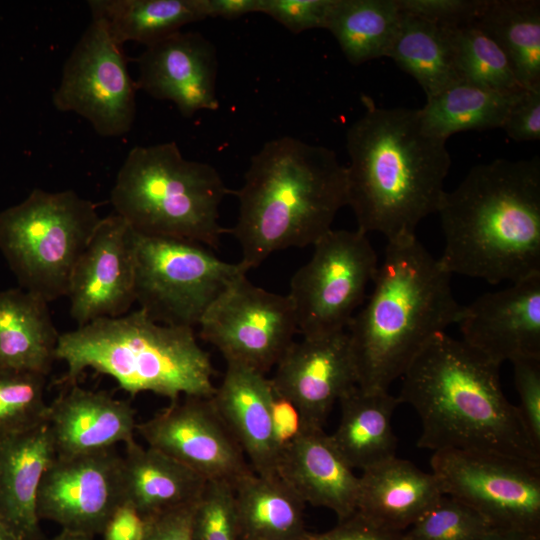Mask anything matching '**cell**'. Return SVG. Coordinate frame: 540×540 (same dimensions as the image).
I'll return each mask as SVG.
<instances>
[{"label": "cell", "instance_id": "obj_2", "mask_svg": "<svg viewBox=\"0 0 540 540\" xmlns=\"http://www.w3.org/2000/svg\"><path fill=\"white\" fill-rule=\"evenodd\" d=\"M365 102L346 134L347 205L366 234L377 232L387 241L415 236L445 193L451 165L446 141L426 132L418 109Z\"/></svg>", "mask_w": 540, "mask_h": 540}, {"label": "cell", "instance_id": "obj_35", "mask_svg": "<svg viewBox=\"0 0 540 540\" xmlns=\"http://www.w3.org/2000/svg\"><path fill=\"white\" fill-rule=\"evenodd\" d=\"M46 376L0 372V435L24 432L47 423Z\"/></svg>", "mask_w": 540, "mask_h": 540}, {"label": "cell", "instance_id": "obj_29", "mask_svg": "<svg viewBox=\"0 0 540 540\" xmlns=\"http://www.w3.org/2000/svg\"><path fill=\"white\" fill-rule=\"evenodd\" d=\"M87 5L91 19L121 46L134 41L147 47L207 19L204 0H89Z\"/></svg>", "mask_w": 540, "mask_h": 540}, {"label": "cell", "instance_id": "obj_14", "mask_svg": "<svg viewBox=\"0 0 540 540\" xmlns=\"http://www.w3.org/2000/svg\"><path fill=\"white\" fill-rule=\"evenodd\" d=\"M147 443L207 481L232 486L253 471L235 436L218 412L212 396H183L137 423Z\"/></svg>", "mask_w": 540, "mask_h": 540}, {"label": "cell", "instance_id": "obj_19", "mask_svg": "<svg viewBox=\"0 0 540 540\" xmlns=\"http://www.w3.org/2000/svg\"><path fill=\"white\" fill-rule=\"evenodd\" d=\"M136 61L137 88L173 102L184 117L218 108L217 52L202 34L179 31L145 47Z\"/></svg>", "mask_w": 540, "mask_h": 540}, {"label": "cell", "instance_id": "obj_11", "mask_svg": "<svg viewBox=\"0 0 540 540\" xmlns=\"http://www.w3.org/2000/svg\"><path fill=\"white\" fill-rule=\"evenodd\" d=\"M431 472L445 495L468 505L492 528L540 534V464L494 453H433Z\"/></svg>", "mask_w": 540, "mask_h": 540}, {"label": "cell", "instance_id": "obj_23", "mask_svg": "<svg viewBox=\"0 0 540 540\" xmlns=\"http://www.w3.org/2000/svg\"><path fill=\"white\" fill-rule=\"evenodd\" d=\"M56 456L48 423L0 435V521L18 540L45 539L37 514V494Z\"/></svg>", "mask_w": 540, "mask_h": 540}, {"label": "cell", "instance_id": "obj_22", "mask_svg": "<svg viewBox=\"0 0 540 540\" xmlns=\"http://www.w3.org/2000/svg\"><path fill=\"white\" fill-rule=\"evenodd\" d=\"M212 399L252 470L261 476L278 475L280 446L273 424L270 378L248 366L226 362Z\"/></svg>", "mask_w": 540, "mask_h": 540}, {"label": "cell", "instance_id": "obj_17", "mask_svg": "<svg viewBox=\"0 0 540 540\" xmlns=\"http://www.w3.org/2000/svg\"><path fill=\"white\" fill-rule=\"evenodd\" d=\"M274 368V391L295 406L307 429H323L334 404L358 385L346 330L294 341Z\"/></svg>", "mask_w": 540, "mask_h": 540}, {"label": "cell", "instance_id": "obj_9", "mask_svg": "<svg viewBox=\"0 0 540 540\" xmlns=\"http://www.w3.org/2000/svg\"><path fill=\"white\" fill-rule=\"evenodd\" d=\"M249 268L229 263L206 246L137 233L135 297L152 320L194 328L228 285Z\"/></svg>", "mask_w": 540, "mask_h": 540}, {"label": "cell", "instance_id": "obj_16", "mask_svg": "<svg viewBox=\"0 0 540 540\" xmlns=\"http://www.w3.org/2000/svg\"><path fill=\"white\" fill-rule=\"evenodd\" d=\"M137 232L119 215L101 218L72 272L66 297L78 326L128 313L136 302Z\"/></svg>", "mask_w": 540, "mask_h": 540}, {"label": "cell", "instance_id": "obj_20", "mask_svg": "<svg viewBox=\"0 0 540 540\" xmlns=\"http://www.w3.org/2000/svg\"><path fill=\"white\" fill-rule=\"evenodd\" d=\"M48 405L47 423L57 457L114 448L134 440L137 422L130 401L77 384Z\"/></svg>", "mask_w": 540, "mask_h": 540}, {"label": "cell", "instance_id": "obj_25", "mask_svg": "<svg viewBox=\"0 0 540 540\" xmlns=\"http://www.w3.org/2000/svg\"><path fill=\"white\" fill-rule=\"evenodd\" d=\"M121 473L124 503L147 520L197 501L207 483L173 458L135 440L125 444Z\"/></svg>", "mask_w": 540, "mask_h": 540}, {"label": "cell", "instance_id": "obj_18", "mask_svg": "<svg viewBox=\"0 0 540 540\" xmlns=\"http://www.w3.org/2000/svg\"><path fill=\"white\" fill-rule=\"evenodd\" d=\"M462 341L494 363L540 356V274L463 306Z\"/></svg>", "mask_w": 540, "mask_h": 540}, {"label": "cell", "instance_id": "obj_13", "mask_svg": "<svg viewBox=\"0 0 540 540\" xmlns=\"http://www.w3.org/2000/svg\"><path fill=\"white\" fill-rule=\"evenodd\" d=\"M198 326L201 339L213 345L226 362L263 374L276 366L298 332L288 295L254 285L247 274L228 285Z\"/></svg>", "mask_w": 540, "mask_h": 540}, {"label": "cell", "instance_id": "obj_37", "mask_svg": "<svg viewBox=\"0 0 540 540\" xmlns=\"http://www.w3.org/2000/svg\"><path fill=\"white\" fill-rule=\"evenodd\" d=\"M191 540H239L230 483L207 481L194 511Z\"/></svg>", "mask_w": 540, "mask_h": 540}, {"label": "cell", "instance_id": "obj_33", "mask_svg": "<svg viewBox=\"0 0 540 540\" xmlns=\"http://www.w3.org/2000/svg\"><path fill=\"white\" fill-rule=\"evenodd\" d=\"M476 23L505 54L520 83L540 88V1L488 0Z\"/></svg>", "mask_w": 540, "mask_h": 540}, {"label": "cell", "instance_id": "obj_45", "mask_svg": "<svg viewBox=\"0 0 540 540\" xmlns=\"http://www.w3.org/2000/svg\"><path fill=\"white\" fill-rule=\"evenodd\" d=\"M273 388V387H272ZM272 415L275 435L281 449L292 441L304 425L295 406L279 396L273 389Z\"/></svg>", "mask_w": 540, "mask_h": 540}, {"label": "cell", "instance_id": "obj_34", "mask_svg": "<svg viewBox=\"0 0 540 540\" xmlns=\"http://www.w3.org/2000/svg\"><path fill=\"white\" fill-rule=\"evenodd\" d=\"M450 30L461 81L506 94L526 90L516 79L503 51L476 22Z\"/></svg>", "mask_w": 540, "mask_h": 540}, {"label": "cell", "instance_id": "obj_42", "mask_svg": "<svg viewBox=\"0 0 540 540\" xmlns=\"http://www.w3.org/2000/svg\"><path fill=\"white\" fill-rule=\"evenodd\" d=\"M303 540H404V537L403 532L382 528L356 511L328 531L308 532Z\"/></svg>", "mask_w": 540, "mask_h": 540}, {"label": "cell", "instance_id": "obj_21", "mask_svg": "<svg viewBox=\"0 0 540 540\" xmlns=\"http://www.w3.org/2000/svg\"><path fill=\"white\" fill-rule=\"evenodd\" d=\"M353 470L324 429L304 428L281 449L277 474L305 504L330 509L341 521L357 508Z\"/></svg>", "mask_w": 540, "mask_h": 540}, {"label": "cell", "instance_id": "obj_43", "mask_svg": "<svg viewBox=\"0 0 540 540\" xmlns=\"http://www.w3.org/2000/svg\"><path fill=\"white\" fill-rule=\"evenodd\" d=\"M197 501L151 519L142 540H191L192 520Z\"/></svg>", "mask_w": 540, "mask_h": 540}, {"label": "cell", "instance_id": "obj_48", "mask_svg": "<svg viewBox=\"0 0 540 540\" xmlns=\"http://www.w3.org/2000/svg\"><path fill=\"white\" fill-rule=\"evenodd\" d=\"M53 540H93V537L62 530Z\"/></svg>", "mask_w": 540, "mask_h": 540}, {"label": "cell", "instance_id": "obj_44", "mask_svg": "<svg viewBox=\"0 0 540 540\" xmlns=\"http://www.w3.org/2000/svg\"><path fill=\"white\" fill-rule=\"evenodd\" d=\"M149 522L134 507L122 503L108 519L101 535L103 540H142Z\"/></svg>", "mask_w": 540, "mask_h": 540}, {"label": "cell", "instance_id": "obj_5", "mask_svg": "<svg viewBox=\"0 0 540 540\" xmlns=\"http://www.w3.org/2000/svg\"><path fill=\"white\" fill-rule=\"evenodd\" d=\"M451 276L416 235L387 241L367 303L346 329L359 387L389 390L435 334L459 322Z\"/></svg>", "mask_w": 540, "mask_h": 540}, {"label": "cell", "instance_id": "obj_40", "mask_svg": "<svg viewBox=\"0 0 540 540\" xmlns=\"http://www.w3.org/2000/svg\"><path fill=\"white\" fill-rule=\"evenodd\" d=\"M511 363L520 401L517 408L531 438L540 448V356L522 357Z\"/></svg>", "mask_w": 540, "mask_h": 540}, {"label": "cell", "instance_id": "obj_30", "mask_svg": "<svg viewBox=\"0 0 540 540\" xmlns=\"http://www.w3.org/2000/svg\"><path fill=\"white\" fill-rule=\"evenodd\" d=\"M388 57L419 83L427 99L461 81L450 28L414 15L402 12Z\"/></svg>", "mask_w": 540, "mask_h": 540}, {"label": "cell", "instance_id": "obj_26", "mask_svg": "<svg viewBox=\"0 0 540 540\" xmlns=\"http://www.w3.org/2000/svg\"><path fill=\"white\" fill-rule=\"evenodd\" d=\"M59 337L45 299L20 287L0 291V372L47 376Z\"/></svg>", "mask_w": 540, "mask_h": 540}, {"label": "cell", "instance_id": "obj_4", "mask_svg": "<svg viewBox=\"0 0 540 540\" xmlns=\"http://www.w3.org/2000/svg\"><path fill=\"white\" fill-rule=\"evenodd\" d=\"M238 217L227 229L250 269L276 251L314 245L347 205L346 166L324 146L283 136L255 153L233 191Z\"/></svg>", "mask_w": 540, "mask_h": 540}, {"label": "cell", "instance_id": "obj_38", "mask_svg": "<svg viewBox=\"0 0 540 540\" xmlns=\"http://www.w3.org/2000/svg\"><path fill=\"white\" fill-rule=\"evenodd\" d=\"M402 12L445 28L473 22L483 13L488 0H397Z\"/></svg>", "mask_w": 540, "mask_h": 540}, {"label": "cell", "instance_id": "obj_12", "mask_svg": "<svg viewBox=\"0 0 540 540\" xmlns=\"http://www.w3.org/2000/svg\"><path fill=\"white\" fill-rule=\"evenodd\" d=\"M137 89L123 46L91 19L64 63L52 103L85 118L98 135L119 137L134 124Z\"/></svg>", "mask_w": 540, "mask_h": 540}, {"label": "cell", "instance_id": "obj_6", "mask_svg": "<svg viewBox=\"0 0 540 540\" xmlns=\"http://www.w3.org/2000/svg\"><path fill=\"white\" fill-rule=\"evenodd\" d=\"M56 359L67 365L56 382L64 388L91 368L112 377L131 396L152 392L172 402L211 397L216 390L215 369L194 329L160 324L141 309L60 334Z\"/></svg>", "mask_w": 540, "mask_h": 540}, {"label": "cell", "instance_id": "obj_15", "mask_svg": "<svg viewBox=\"0 0 540 540\" xmlns=\"http://www.w3.org/2000/svg\"><path fill=\"white\" fill-rule=\"evenodd\" d=\"M122 456L114 448L57 457L45 471L37 494L40 520L62 530L94 537L124 503Z\"/></svg>", "mask_w": 540, "mask_h": 540}, {"label": "cell", "instance_id": "obj_10", "mask_svg": "<svg viewBox=\"0 0 540 540\" xmlns=\"http://www.w3.org/2000/svg\"><path fill=\"white\" fill-rule=\"evenodd\" d=\"M313 247L288 294L302 337L346 330L379 264L367 234L358 229H331Z\"/></svg>", "mask_w": 540, "mask_h": 540}, {"label": "cell", "instance_id": "obj_31", "mask_svg": "<svg viewBox=\"0 0 540 540\" xmlns=\"http://www.w3.org/2000/svg\"><path fill=\"white\" fill-rule=\"evenodd\" d=\"M523 91L506 94L459 81L426 100L418 109L420 121L426 132L444 141L462 131L502 128Z\"/></svg>", "mask_w": 540, "mask_h": 540}, {"label": "cell", "instance_id": "obj_3", "mask_svg": "<svg viewBox=\"0 0 540 540\" xmlns=\"http://www.w3.org/2000/svg\"><path fill=\"white\" fill-rule=\"evenodd\" d=\"M437 213L439 261L451 274L491 284L540 274V159H495L445 191Z\"/></svg>", "mask_w": 540, "mask_h": 540}, {"label": "cell", "instance_id": "obj_36", "mask_svg": "<svg viewBox=\"0 0 540 540\" xmlns=\"http://www.w3.org/2000/svg\"><path fill=\"white\" fill-rule=\"evenodd\" d=\"M492 527L475 510L443 495L409 530L404 540H476Z\"/></svg>", "mask_w": 540, "mask_h": 540}, {"label": "cell", "instance_id": "obj_47", "mask_svg": "<svg viewBox=\"0 0 540 540\" xmlns=\"http://www.w3.org/2000/svg\"><path fill=\"white\" fill-rule=\"evenodd\" d=\"M476 540H540V534L491 528Z\"/></svg>", "mask_w": 540, "mask_h": 540}, {"label": "cell", "instance_id": "obj_1", "mask_svg": "<svg viewBox=\"0 0 540 540\" xmlns=\"http://www.w3.org/2000/svg\"><path fill=\"white\" fill-rule=\"evenodd\" d=\"M494 363L462 340L435 334L402 375L397 398L417 412V446L434 452L478 451L540 464L516 405L506 398Z\"/></svg>", "mask_w": 540, "mask_h": 540}, {"label": "cell", "instance_id": "obj_41", "mask_svg": "<svg viewBox=\"0 0 540 540\" xmlns=\"http://www.w3.org/2000/svg\"><path fill=\"white\" fill-rule=\"evenodd\" d=\"M502 129L518 142L540 139V88L523 91L510 108Z\"/></svg>", "mask_w": 540, "mask_h": 540}, {"label": "cell", "instance_id": "obj_49", "mask_svg": "<svg viewBox=\"0 0 540 540\" xmlns=\"http://www.w3.org/2000/svg\"><path fill=\"white\" fill-rule=\"evenodd\" d=\"M0 540H18L14 533L0 521Z\"/></svg>", "mask_w": 540, "mask_h": 540}, {"label": "cell", "instance_id": "obj_28", "mask_svg": "<svg viewBox=\"0 0 540 540\" xmlns=\"http://www.w3.org/2000/svg\"><path fill=\"white\" fill-rule=\"evenodd\" d=\"M239 540H303L305 503L278 476L251 471L234 485Z\"/></svg>", "mask_w": 540, "mask_h": 540}, {"label": "cell", "instance_id": "obj_7", "mask_svg": "<svg viewBox=\"0 0 540 540\" xmlns=\"http://www.w3.org/2000/svg\"><path fill=\"white\" fill-rule=\"evenodd\" d=\"M232 194L212 165L186 159L174 141L135 146L111 190L115 214L137 233L217 247L219 207Z\"/></svg>", "mask_w": 540, "mask_h": 540}, {"label": "cell", "instance_id": "obj_32", "mask_svg": "<svg viewBox=\"0 0 540 540\" xmlns=\"http://www.w3.org/2000/svg\"><path fill=\"white\" fill-rule=\"evenodd\" d=\"M402 12L397 0H333L326 28L353 65L388 57Z\"/></svg>", "mask_w": 540, "mask_h": 540}, {"label": "cell", "instance_id": "obj_39", "mask_svg": "<svg viewBox=\"0 0 540 540\" xmlns=\"http://www.w3.org/2000/svg\"><path fill=\"white\" fill-rule=\"evenodd\" d=\"M333 0H260L263 13L298 34L306 30L326 28Z\"/></svg>", "mask_w": 540, "mask_h": 540}, {"label": "cell", "instance_id": "obj_27", "mask_svg": "<svg viewBox=\"0 0 540 540\" xmlns=\"http://www.w3.org/2000/svg\"><path fill=\"white\" fill-rule=\"evenodd\" d=\"M340 421L330 438L353 468L365 470L396 456L392 416L400 404L389 390H365L358 385L340 399Z\"/></svg>", "mask_w": 540, "mask_h": 540}, {"label": "cell", "instance_id": "obj_46", "mask_svg": "<svg viewBox=\"0 0 540 540\" xmlns=\"http://www.w3.org/2000/svg\"><path fill=\"white\" fill-rule=\"evenodd\" d=\"M207 18L234 20L250 13H259L260 0H204Z\"/></svg>", "mask_w": 540, "mask_h": 540}, {"label": "cell", "instance_id": "obj_24", "mask_svg": "<svg viewBox=\"0 0 540 540\" xmlns=\"http://www.w3.org/2000/svg\"><path fill=\"white\" fill-rule=\"evenodd\" d=\"M443 495L432 472L394 456L362 471L356 511L382 528L403 532Z\"/></svg>", "mask_w": 540, "mask_h": 540}, {"label": "cell", "instance_id": "obj_8", "mask_svg": "<svg viewBox=\"0 0 540 540\" xmlns=\"http://www.w3.org/2000/svg\"><path fill=\"white\" fill-rule=\"evenodd\" d=\"M101 217L74 190L35 188L0 211V251L20 288L48 303L66 296L74 267Z\"/></svg>", "mask_w": 540, "mask_h": 540}]
</instances>
